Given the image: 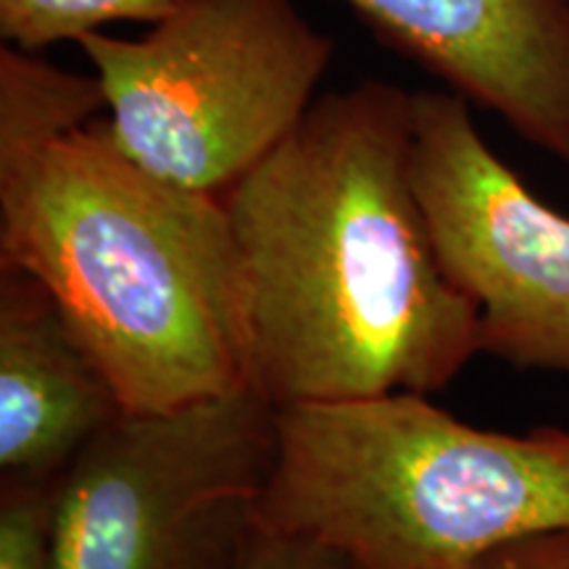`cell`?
<instances>
[{"instance_id": "1", "label": "cell", "mask_w": 569, "mask_h": 569, "mask_svg": "<svg viewBox=\"0 0 569 569\" xmlns=\"http://www.w3.org/2000/svg\"><path fill=\"white\" fill-rule=\"evenodd\" d=\"M411 90H332L222 196L248 388L277 411L432 396L480 353L478 309L440 267L411 182Z\"/></svg>"}, {"instance_id": "2", "label": "cell", "mask_w": 569, "mask_h": 569, "mask_svg": "<svg viewBox=\"0 0 569 569\" xmlns=\"http://www.w3.org/2000/svg\"><path fill=\"white\" fill-rule=\"evenodd\" d=\"M0 267L46 284L124 411L248 388L224 198L142 169L106 119L0 146Z\"/></svg>"}, {"instance_id": "3", "label": "cell", "mask_w": 569, "mask_h": 569, "mask_svg": "<svg viewBox=\"0 0 569 569\" xmlns=\"http://www.w3.org/2000/svg\"><path fill=\"white\" fill-rule=\"evenodd\" d=\"M256 519L356 569H461L569 528V430H486L419 393L282 409Z\"/></svg>"}, {"instance_id": "4", "label": "cell", "mask_w": 569, "mask_h": 569, "mask_svg": "<svg viewBox=\"0 0 569 569\" xmlns=\"http://www.w3.org/2000/svg\"><path fill=\"white\" fill-rule=\"evenodd\" d=\"M77 46L106 98V127L142 169L224 196L317 101L336 42L293 0H182L140 38Z\"/></svg>"}, {"instance_id": "5", "label": "cell", "mask_w": 569, "mask_h": 569, "mask_svg": "<svg viewBox=\"0 0 569 569\" xmlns=\"http://www.w3.org/2000/svg\"><path fill=\"white\" fill-rule=\"evenodd\" d=\"M277 443L251 388L124 411L59 480L53 569H240Z\"/></svg>"}, {"instance_id": "6", "label": "cell", "mask_w": 569, "mask_h": 569, "mask_svg": "<svg viewBox=\"0 0 569 569\" xmlns=\"http://www.w3.org/2000/svg\"><path fill=\"white\" fill-rule=\"evenodd\" d=\"M411 182L440 267L478 309L480 353L569 377V217L488 146L459 92H415Z\"/></svg>"}, {"instance_id": "7", "label": "cell", "mask_w": 569, "mask_h": 569, "mask_svg": "<svg viewBox=\"0 0 569 569\" xmlns=\"http://www.w3.org/2000/svg\"><path fill=\"white\" fill-rule=\"evenodd\" d=\"M448 90L569 169V0H343Z\"/></svg>"}, {"instance_id": "8", "label": "cell", "mask_w": 569, "mask_h": 569, "mask_svg": "<svg viewBox=\"0 0 569 569\" xmlns=\"http://www.w3.org/2000/svg\"><path fill=\"white\" fill-rule=\"evenodd\" d=\"M122 415L46 284L0 267V478L59 482Z\"/></svg>"}, {"instance_id": "9", "label": "cell", "mask_w": 569, "mask_h": 569, "mask_svg": "<svg viewBox=\"0 0 569 569\" xmlns=\"http://www.w3.org/2000/svg\"><path fill=\"white\" fill-rule=\"evenodd\" d=\"M106 98L96 74H80L40 53L0 46V146L51 138L98 119Z\"/></svg>"}, {"instance_id": "10", "label": "cell", "mask_w": 569, "mask_h": 569, "mask_svg": "<svg viewBox=\"0 0 569 569\" xmlns=\"http://www.w3.org/2000/svg\"><path fill=\"white\" fill-rule=\"evenodd\" d=\"M182 0H0V38L27 53L80 42L119 21L156 24Z\"/></svg>"}, {"instance_id": "11", "label": "cell", "mask_w": 569, "mask_h": 569, "mask_svg": "<svg viewBox=\"0 0 569 569\" xmlns=\"http://www.w3.org/2000/svg\"><path fill=\"white\" fill-rule=\"evenodd\" d=\"M56 488L0 478V569H53Z\"/></svg>"}, {"instance_id": "12", "label": "cell", "mask_w": 569, "mask_h": 569, "mask_svg": "<svg viewBox=\"0 0 569 569\" xmlns=\"http://www.w3.org/2000/svg\"><path fill=\"white\" fill-rule=\"evenodd\" d=\"M240 569H356L343 553L311 538L256 525Z\"/></svg>"}, {"instance_id": "13", "label": "cell", "mask_w": 569, "mask_h": 569, "mask_svg": "<svg viewBox=\"0 0 569 569\" xmlns=\"http://www.w3.org/2000/svg\"><path fill=\"white\" fill-rule=\"evenodd\" d=\"M461 569H569V528L509 540Z\"/></svg>"}]
</instances>
